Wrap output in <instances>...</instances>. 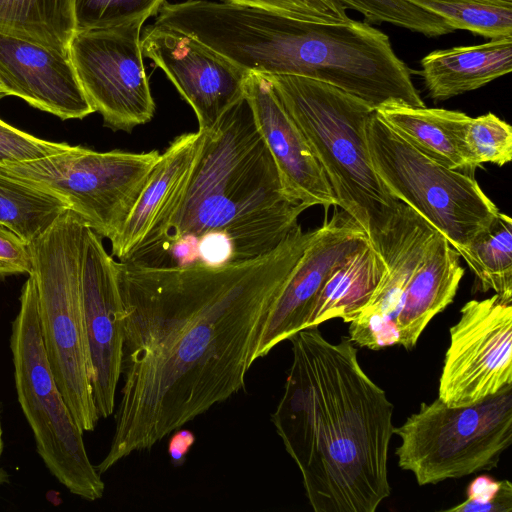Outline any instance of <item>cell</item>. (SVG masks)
I'll return each mask as SVG.
<instances>
[{
  "label": "cell",
  "mask_w": 512,
  "mask_h": 512,
  "mask_svg": "<svg viewBox=\"0 0 512 512\" xmlns=\"http://www.w3.org/2000/svg\"><path fill=\"white\" fill-rule=\"evenodd\" d=\"M378 118L410 145L431 159L474 174L465 147L470 116L460 111L417 107L390 101L375 109Z\"/></svg>",
  "instance_id": "obj_21"
},
{
  "label": "cell",
  "mask_w": 512,
  "mask_h": 512,
  "mask_svg": "<svg viewBox=\"0 0 512 512\" xmlns=\"http://www.w3.org/2000/svg\"><path fill=\"white\" fill-rule=\"evenodd\" d=\"M394 434L398 466L420 486L491 470L512 443V384L468 406L423 402Z\"/></svg>",
  "instance_id": "obj_7"
},
{
  "label": "cell",
  "mask_w": 512,
  "mask_h": 512,
  "mask_svg": "<svg viewBox=\"0 0 512 512\" xmlns=\"http://www.w3.org/2000/svg\"><path fill=\"white\" fill-rule=\"evenodd\" d=\"M116 260L102 237L86 226L81 263L84 322L92 367V389L99 417L115 409L116 387L122 372L124 307Z\"/></svg>",
  "instance_id": "obj_14"
},
{
  "label": "cell",
  "mask_w": 512,
  "mask_h": 512,
  "mask_svg": "<svg viewBox=\"0 0 512 512\" xmlns=\"http://www.w3.org/2000/svg\"><path fill=\"white\" fill-rule=\"evenodd\" d=\"M168 443V454L174 466H181L195 442V435L186 429H177Z\"/></svg>",
  "instance_id": "obj_34"
},
{
  "label": "cell",
  "mask_w": 512,
  "mask_h": 512,
  "mask_svg": "<svg viewBox=\"0 0 512 512\" xmlns=\"http://www.w3.org/2000/svg\"><path fill=\"white\" fill-rule=\"evenodd\" d=\"M0 32L69 52L74 0H0Z\"/></svg>",
  "instance_id": "obj_23"
},
{
  "label": "cell",
  "mask_w": 512,
  "mask_h": 512,
  "mask_svg": "<svg viewBox=\"0 0 512 512\" xmlns=\"http://www.w3.org/2000/svg\"><path fill=\"white\" fill-rule=\"evenodd\" d=\"M436 232L423 217L403 203L379 252L386 263V271L369 302L349 323V339L354 344L372 350L397 345L396 320L406 287Z\"/></svg>",
  "instance_id": "obj_15"
},
{
  "label": "cell",
  "mask_w": 512,
  "mask_h": 512,
  "mask_svg": "<svg viewBox=\"0 0 512 512\" xmlns=\"http://www.w3.org/2000/svg\"><path fill=\"white\" fill-rule=\"evenodd\" d=\"M10 350L18 403L49 472L82 499L102 498L105 484L91 463L76 423L56 383L44 347L33 276L28 275L11 324Z\"/></svg>",
  "instance_id": "obj_6"
},
{
  "label": "cell",
  "mask_w": 512,
  "mask_h": 512,
  "mask_svg": "<svg viewBox=\"0 0 512 512\" xmlns=\"http://www.w3.org/2000/svg\"><path fill=\"white\" fill-rule=\"evenodd\" d=\"M202 133L179 201L123 262L220 266L254 259L275 249L308 209L287 193L245 95Z\"/></svg>",
  "instance_id": "obj_3"
},
{
  "label": "cell",
  "mask_w": 512,
  "mask_h": 512,
  "mask_svg": "<svg viewBox=\"0 0 512 512\" xmlns=\"http://www.w3.org/2000/svg\"><path fill=\"white\" fill-rule=\"evenodd\" d=\"M442 18L454 31L512 37V3L493 0H407Z\"/></svg>",
  "instance_id": "obj_26"
},
{
  "label": "cell",
  "mask_w": 512,
  "mask_h": 512,
  "mask_svg": "<svg viewBox=\"0 0 512 512\" xmlns=\"http://www.w3.org/2000/svg\"><path fill=\"white\" fill-rule=\"evenodd\" d=\"M244 95L255 124L290 197L305 206H338L334 192L303 132L276 96L269 79L251 72Z\"/></svg>",
  "instance_id": "obj_16"
},
{
  "label": "cell",
  "mask_w": 512,
  "mask_h": 512,
  "mask_svg": "<svg viewBox=\"0 0 512 512\" xmlns=\"http://www.w3.org/2000/svg\"><path fill=\"white\" fill-rule=\"evenodd\" d=\"M362 14L368 22L389 23L428 37L454 30L440 17L407 0H335Z\"/></svg>",
  "instance_id": "obj_27"
},
{
  "label": "cell",
  "mask_w": 512,
  "mask_h": 512,
  "mask_svg": "<svg viewBox=\"0 0 512 512\" xmlns=\"http://www.w3.org/2000/svg\"><path fill=\"white\" fill-rule=\"evenodd\" d=\"M366 136L373 167L389 192L411 207L460 254L499 214L474 174L426 156L370 116Z\"/></svg>",
  "instance_id": "obj_8"
},
{
  "label": "cell",
  "mask_w": 512,
  "mask_h": 512,
  "mask_svg": "<svg viewBox=\"0 0 512 512\" xmlns=\"http://www.w3.org/2000/svg\"><path fill=\"white\" fill-rule=\"evenodd\" d=\"M459 259V253L437 231L406 287L396 320L397 345L414 348L429 322L453 302L464 275Z\"/></svg>",
  "instance_id": "obj_19"
},
{
  "label": "cell",
  "mask_w": 512,
  "mask_h": 512,
  "mask_svg": "<svg viewBox=\"0 0 512 512\" xmlns=\"http://www.w3.org/2000/svg\"><path fill=\"white\" fill-rule=\"evenodd\" d=\"M438 399L468 406L512 384V299L470 300L450 327Z\"/></svg>",
  "instance_id": "obj_11"
},
{
  "label": "cell",
  "mask_w": 512,
  "mask_h": 512,
  "mask_svg": "<svg viewBox=\"0 0 512 512\" xmlns=\"http://www.w3.org/2000/svg\"><path fill=\"white\" fill-rule=\"evenodd\" d=\"M226 2L254 6L276 11L294 18L342 24L349 22L346 9L335 0H225Z\"/></svg>",
  "instance_id": "obj_31"
},
{
  "label": "cell",
  "mask_w": 512,
  "mask_h": 512,
  "mask_svg": "<svg viewBox=\"0 0 512 512\" xmlns=\"http://www.w3.org/2000/svg\"><path fill=\"white\" fill-rule=\"evenodd\" d=\"M312 326L289 338L292 362L271 415L315 512H375L390 496L393 404L349 337Z\"/></svg>",
  "instance_id": "obj_2"
},
{
  "label": "cell",
  "mask_w": 512,
  "mask_h": 512,
  "mask_svg": "<svg viewBox=\"0 0 512 512\" xmlns=\"http://www.w3.org/2000/svg\"><path fill=\"white\" fill-rule=\"evenodd\" d=\"M467 499L446 509L447 512H511L512 484L509 480H494L479 476L468 486Z\"/></svg>",
  "instance_id": "obj_32"
},
{
  "label": "cell",
  "mask_w": 512,
  "mask_h": 512,
  "mask_svg": "<svg viewBox=\"0 0 512 512\" xmlns=\"http://www.w3.org/2000/svg\"><path fill=\"white\" fill-rule=\"evenodd\" d=\"M165 0H74L75 31L107 28L156 15Z\"/></svg>",
  "instance_id": "obj_29"
},
{
  "label": "cell",
  "mask_w": 512,
  "mask_h": 512,
  "mask_svg": "<svg viewBox=\"0 0 512 512\" xmlns=\"http://www.w3.org/2000/svg\"><path fill=\"white\" fill-rule=\"evenodd\" d=\"M203 141L201 131L177 136L160 155L121 233L112 255L127 261L145 238L168 217L185 190Z\"/></svg>",
  "instance_id": "obj_18"
},
{
  "label": "cell",
  "mask_w": 512,
  "mask_h": 512,
  "mask_svg": "<svg viewBox=\"0 0 512 512\" xmlns=\"http://www.w3.org/2000/svg\"><path fill=\"white\" fill-rule=\"evenodd\" d=\"M493 1H499V2L512 3V0H493Z\"/></svg>",
  "instance_id": "obj_38"
},
{
  "label": "cell",
  "mask_w": 512,
  "mask_h": 512,
  "mask_svg": "<svg viewBox=\"0 0 512 512\" xmlns=\"http://www.w3.org/2000/svg\"><path fill=\"white\" fill-rule=\"evenodd\" d=\"M482 292L512 299V220L499 212L492 225L461 252Z\"/></svg>",
  "instance_id": "obj_25"
},
{
  "label": "cell",
  "mask_w": 512,
  "mask_h": 512,
  "mask_svg": "<svg viewBox=\"0 0 512 512\" xmlns=\"http://www.w3.org/2000/svg\"><path fill=\"white\" fill-rule=\"evenodd\" d=\"M145 21L140 18L75 31L69 43V55L88 102L114 131L131 132L155 113L141 47Z\"/></svg>",
  "instance_id": "obj_10"
},
{
  "label": "cell",
  "mask_w": 512,
  "mask_h": 512,
  "mask_svg": "<svg viewBox=\"0 0 512 512\" xmlns=\"http://www.w3.org/2000/svg\"><path fill=\"white\" fill-rule=\"evenodd\" d=\"M0 78L7 96L62 120L93 113L69 52L0 32Z\"/></svg>",
  "instance_id": "obj_17"
},
{
  "label": "cell",
  "mask_w": 512,
  "mask_h": 512,
  "mask_svg": "<svg viewBox=\"0 0 512 512\" xmlns=\"http://www.w3.org/2000/svg\"><path fill=\"white\" fill-rule=\"evenodd\" d=\"M313 235L298 224L272 251L220 266L116 262L123 387L98 473L245 387L265 319Z\"/></svg>",
  "instance_id": "obj_1"
},
{
  "label": "cell",
  "mask_w": 512,
  "mask_h": 512,
  "mask_svg": "<svg viewBox=\"0 0 512 512\" xmlns=\"http://www.w3.org/2000/svg\"><path fill=\"white\" fill-rule=\"evenodd\" d=\"M5 96H7V93H6L4 85H3L2 81H1V78H0V100L2 98H4Z\"/></svg>",
  "instance_id": "obj_36"
},
{
  "label": "cell",
  "mask_w": 512,
  "mask_h": 512,
  "mask_svg": "<svg viewBox=\"0 0 512 512\" xmlns=\"http://www.w3.org/2000/svg\"><path fill=\"white\" fill-rule=\"evenodd\" d=\"M67 209L61 196L0 172V224L28 244Z\"/></svg>",
  "instance_id": "obj_24"
},
{
  "label": "cell",
  "mask_w": 512,
  "mask_h": 512,
  "mask_svg": "<svg viewBox=\"0 0 512 512\" xmlns=\"http://www.w3.org/2000/svg\"><path fill=\"white\" fill-rule=\"evenodd\" d=\"M65 142H54L33 136L0 118V165L35 160L72 149Z\"/></svg>",
  "instance_id": "obj_30"
},
{
  "label": "cell",
  "mask_w": 512,
  "mask_h": 512,
  "mask_svg": "<svg viewBox=\"0 0 512 512\" xmlns=\"http://www.w3.org/2000/svg\"><path fill=\"white\" fill-rule=\"evenodd\" d=\"M2 412H3V404L0 401V421H1V417H2Z\"/></svg>",
  "instance_id": "obj_37"
},
{
  "label": "cell",
  "mask_w": 512,
  "mask_h": 512,
  "mask_svg": "<svg viewBox=\"0 0 512 512\" xmlns=\"http://www.w3.org/2000/svg\"><path fill=\"white\" fill-rule=\"evenodd\" d=\"M465 147L472 168L484 163L503 166L512 158V127L491 112L471 117L465 131Z\"/></svg>",
  "instance_id": "obj_28"
},
{
  "label": "cell",
  "mask_w": 512,
  "mask_h": 512,
  "mask_svg": "<svg viewBox=\"0 0 512 512\" xmlns=\"http://www.w3.org/2000/svg\"><path fill=\"white\" fill-rule=\"evenodd\" d=\"M3 449H4L3 429H2V424L0 421V458L3 453ZM8 482H9V474L2 467H0V486L3 484H6Z\"/></svg>",
  "instance_id": "obj_35"
},
{
  "label": "cell",
  "mask_w": 512,
  "mask_h": 512,
  "mask_svg": "<svg viewBox=\"0 0 512 512\" xmlns=\"http://www.w3.org/2000/svg\"><path fill=\"white\" fill-rule=\"evenodd\" d=\"M309 142L339 208L366 232L379 252L403 203L378 177L366 127L375 109L334 86L297 75L264 74Z\"/></svg>",
  "instance_id": "obj_4"
},
{
  "label": "cell",
  "mask_w": 512,
  "mask_h": 512,
  "mask_svg": "<svg viewBox=\"0 0 512 512\" xmlns=\"http://www.w3.org/2000/svg\"><path fill=\"white\" fill-rule=\"evenodd\" d=\"M141 47L192 107L201 132L211 130L244 96L251 72L195 37L153 24L145 28Z\"/></svg>",
  "instance_id": "obj_12"
},
{
  "label": "cell",
  "mask_w": 512,
  "mask_h": 512,
  "mask_svg": "<svg viewBox=\"0 0 512 512\" xmlns=\"http://www.w3.org/2000/svg\"><path fill=\"white\" fill-rule=\"evenodd\" d=\"M386 271L370 241L345 258L324 283L307 328L335 318L350 323L369 302Z\"/></svg>",
  "instance_id": "obj_22"
},
{
  "label": "cell",
  "mask_w": 512,
  "mask_h": 512,
  "mask_svg": "<svg viewBox=\"0 0 512 512\" xmlns=\"http://www.w3.org/2000/svg\"><path fill=\"white\" fill-rule=\"evenodd\" d=\"M512 70V37L439 49L421 60L425 87L431 98L446 100L479 89Z\"/></svg>",
  "instance_id": "obj_20"
},
{
  "label": "cell",
  "mask_w": 512,
  "mask_h": 512,
  "mask_svg": "<svg viewBox=\"0 0 512 512\" xmlns=\"http://www.w3.org/2000/svg\"><path fill=\"white\" fill-rule=\"evenodd\" d=\"M160 153L97 152L81 146L35 160L0 165V172L64 198L102 238L121 233L157 164Z\"/></svg>",
  "instance_id": "obj_9"
},
{
  "label": "cell",
  "mask_w": 512,
  "mask_h": 512,
  "mask_svg": "<svg viewBox=\"0 0 512 512\" xmlns=\"http://www.w3.org/2000/svg\"><path fill=\"white\" fill-rule=\"evenodd\" d=\"M86 226L67 209L30 243V274L36 284L44 347L56 383L83 432L93 431L100 418L93 397L81 292Z\"/></svg>",
  "instance_id": "obj_5"
},
{
  "label": "cell",
  "mask_w": 512,
  "mask_h": 512,
  "mask_svg": "<svg viewBox=\"0 0 512 512\" xmlns=\"http://www.w3.org/2000/svg\"><path fill=\"white\" fill-rule=\"evenodd\" d=\"M341 209V208H340ZM369 239L364 229L335 206L314 235L274 301L258 336L252 362L306 329L324 283L334 269Z\"/></svg>",
  "instance_id": "obj_13"
},
{
  "label": "cell",
  "mask_w": 512,
  "mask_h": 512,
  "mask_svg": "<svg viewBox=\"0 0 512 512\" xmlns=\"http://www.w3.org/2000/svg\"><path fill=\"white\" fill-rule=\"evenodd\" d=\"M31 269L30 244L0 224V275L30 274Z\"/></svg>",
  "instance_id": "obj_33"
}]
</instances>
